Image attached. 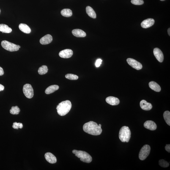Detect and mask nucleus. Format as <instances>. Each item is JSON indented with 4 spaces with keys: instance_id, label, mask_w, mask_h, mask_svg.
I'll use <instances>...</instances> for the list:
<instances>
[{
    "instance_id": "f257e3e1",
    "label": "nucleus",
    "mask_w": 170,
    "mask_h": 170,
    "mask_svg": "<svg viewBox=\"0 0 170 170\" xmlns=\"http://www.w3.org/2000/svg\"><path fill=\"white\" fill-rule=\"evenodd\" d=\"M83 129L86 133L94 135H100L102 132L101 127H99L97 123L92 121L85 123L83 125Z\"/></svg>"
},
{
    "instance_id": "f03ea898",
    "label": "nucleus",
    "mask_w": 170,
    "mask_h": 170,
    "mask_svg": "<svg viewBox=\"0 0 170 170\" xmlns=\"http://www.w3.org/2000/svg\"><path fill=\"white\" fill-rule=\"evenodd\" d=\"M72 104L70 101L66 100L61 102L56 107L58 114L61 116H64L70 111L72 108Z\"/></svg>"
},
{
    "instance_id": "7ed1b4c3",
    "label": "nucleus",
    "mask_w": 170,
    "mask_h": 170,
    "mask_svg": "<svg viewBox=\"0 0 170 170\" xmlns=\"http://www.w3.org/2000/svg\"><path fill=\"white\" fill-rule=\"evenodd\" d=\"M131 133L129 127L124 126L119 131V139L122 142H128L130 140Z\"/></svg>"
},
{
    "instance_id": "20e7f679",
    "label": "nucleus",
    "mask_w": 170,
    "mask_h": 170,
    "mask_svg": "<svg viewBox=\"0 0 170 170\" xmlns=\"http://www.w3.org/2000/svg\"><path fill=\"white\" fill-rule=\"evenodd\" d=\"M72 152L75 154L76 156L80 158V160L82 161L89 163L92 161V157L89 153L85 151L74 150Z\"/></svg>"
},
{
    "instance_id": "39448f33",
    "label": "nucleus",
    "mask_w": 170,
    "mask_h": 170,
    "mask_svg": "<svg viewBox=\"0 0 170 170\" xmlns=\"http://www.w3.org/2000/svg\"><path fill=\"white\" fill-rule=\"evenodd\" d=\"M1 45L3 48L9 51H17L19 49L18 45L6 40L2 41Z\"/></svg>"
},
{
    "instance_id": "423d86ee",
    "label": "nucleus",
    "mask_w": 170,
    "mask_h": 170,
    "mask_svg": "<svg viewBox=\"0 0 170 170\" xmlns=\"http://www.w3.org/2000/svg\"><path fill=\"white\" fill-rule=\"evenodd\" d=\"M151 151V147L148 145L143 146L140 150L139 157L140 160H144L149 155Z\"/></svg>"
},
{
    "instance_id": "0eeeda50",
    "label": "nucleus",
    "mask_w": 170,
    "mask_h": 170,
    "mask_svg": "<svg viewBox=\"0 0 170 170\" xmlns=\"http://www.w3.org/2000/svg\"><path fill=\"white\" fill-rule=\"evenodd\" d=\"M23 91L24 94L28 98H31L34 96V89L31 84H25L23 86Z\"/></svg>"
},
{
    "instance_id": "6e6552de",
    "label": "nucleus",
    "mask_w": 170,
    "mask_h": 170,
    "mask_svg": "<svg viewBox=\"0 0 170 170\" xmlns=\"http://www.w3.org/2000/svg\"><path fill=\"white\" fill-rule=\"evenodd\" d=\"M127 61L129 65L137 70H139L142 68V66L141 63L136 60L131 58H128L127 59Z\"/></svg>"
},
{
    "instance_id": "1a4fd4ad",
    "label": "nucleus",
    "mask_w": 170,
    "mask_h": 170,
    "mask_svg": "<svg viewBox=\"0 0 170 170\" xmlns=\"http://www.w3.org/2000/svg\"><path fill=\"white\" fill-rule=\"evenodd\" d=\"M73 54V51L71 50L67 49L60 52L59 55L61 58H68L71 57Z\"/></svg>"
},
{
    "instance_id": "9d476101",
    "label": "nucleus",
    "mask_w": 170,
    "mask_h": 170,
    "mask_svg": "<svg viewBox=\"0 0 170 170\" xmlns=\"http://www.w3.org/2000/svg\"><path fill=\"white\" fill-rule=\"evenodd\" d=\"M153 54L154 56L159 62H163L164 59L163 55L160 49L157 48L154 49L153 50Z\"/></svg>"
},
{
    "instance_id": "9b49d317",
    "label": "nucleus",
    "mask_w": 170,
    "mask_h": 170,
    "mask_svg": "<svg viewBox=\"0 0 170 170\" xmlns=\"http://www.w3.org/2000/svg\"><path fill=\"white\" fill-rule=\"evenodd\" d=\"M155 23V20L152 18H148L142 22L141 26L142 27L146 28L150 27L153 25Z\"/></svg>"
},
{
    "instance_id": "f8f14e48",
    "label": "nucleus",
    "mask_w": 170,
    "mask_h": 170,
    "mask_svg": "<svg viewBox=\"0 0 170 170\" xmlns=\"http://www.w3.org/2000/svg\"><path fill=\"white\" fill-rule=\"evenodd\" d=\"M144 127L146 128L151 130H154L157 128V126L155 123L151 120L146 121L144 124Z\"/></svg>"
},
{
    "instance_id": "ddd939ff",
    "label": "nucleus",
    "mask_w": 170,
    "mask_h": 170,
    "mask_svg": "<svg viewBox=\"0 0 170 170\" xmlns=\"http://www.w3.org/2000/svg\"><path fill=\"white\" fill-rule=\"evenodd\" d=\"M53 40L52 37L50 34H47L40 39V42L42 45H46L51 42Z\"/></svg>"
},
{
    "instance_id": "4468645a",
    "label": "nucleus",
    "mask_w": 170,
    "mask_h": 170,
    "mask_svg": "<svg viewBox=\"0 0 170 170\" xmlns=\"http://www.w3.org/2000/svg\"><path fill=\"white\" fill-rule=\"evenodd\" d=\"M45 157L47 162L50 163H56L57 162V159L53 154L50 152H47L45 154Z\"/></svg>"
},
{
    "instance_id": "2eb2a0df",
    "label": "nucleus",
    "mask_w": 170,
    "mask_h": 170,
    "mask_svg": "<svg viewBox=\"0 0 170 170\" xmlns=\"http://www.w3.org/2000/svg\"><path fill=\"white\" fill-rule=\"evenodd\" d=\"M105 100L107 103L112 105H119L120 103L119 99L117 98L113 97H107Z\"/></svg>"
},
{
    "instance_id": "dca6fc26",
    "label": "nucleus",
    "mask_w": 170,
    "mask_h": 170,
    "mask_svg": "<svg viewBox=\"0 0 170 170\" xmlns=\"http://www.w3.org/2000/svg\"><path fill=\"white\" fill-rule=\"evenodd\" d=\"M140 107L143 110L149 111L152 109V105L145 100H141L140 102Z\"/></svg>"
},
{
    "instance_id": "f3484780",
    "label": "nucleus",
    "mask_w": 170,
    "mask_h": 170,
    "mask_svg": "<svg viewBox=\"0 0 170 170\" xmlns=\"http://www.w3.org/2000/svg\"><path fill=\"white\" fill-rule=\"evenodd\" d=\"M72 34L77 37H84L86 36V33L82 30L80 29H75L72 31Z\"/></svg>"
},
{
    "instance_id": "a211bd4d",
    "label": "nucleus",
    "mask_w": 170,
    "mask_h": 170,
    "mask_svg": "<svg viewBox=\"0 0 170 170\" xmlns=\"http://www.w3.org/2000/svg\"><path fill=\"white\" fill-rule=\"evenodd\" d=\"M20 31L26 34H29L31 32V29L29 27L25 24L20 23L19 26Z\"/></svg>"
},
{
    "instance_id": "6ab92c4d",
    "label": "nucleus",
    "mask_w": 170,
    "mask_h": 170,
    "mask_svg": "<svg viewBox=\"0 0 170 170\" xmlns=\"http://www.w3.org/2000/svg\"><path fill=\"white\" fill-rule=\"evenodd\" d=\"M149 85V87L151 89L156 92H159L161 90V88L160 85L155 82L151 81L150 82Z\"/></svg>"
},
{
    "instance_id": "aec40b11",
    "label": "nucleus",
    "mask_w": 170,
    "mask_h": 170,
    "mask_svg": "<svg viewBox=\"0 0 170 170\" xmlns=\"http://www.w3.org/2000/svg\"><path fill=\"white\" fill-rule=\"evenodd\" d=\"M59 89V86L56 85H52L46 89L45 92L47 94H50L57 91Z\"/></svg>"
},
{
    "instance_id": "412c9836",
    "label": "nucleus",
    "mask_w": 170,
    "mask_h": 170,
    "mask_svg": "<svg viewBox=\"0 0 170 170\" xmlns=\"http://www.w3.org/2000/svg\"><path fill=\"white\" fill-rule=\"evenodd\" d=\"M86 12L87 13L89 17L91 18L95 19L97 17L96 14L94 9L90 6H87L86 7Z\"/></svg>"
},
{
    "instance_id": "4be33fe9",
    "label": "nucleus",
    "mask_w": 170,
    "mask_h": 170,
    "mask_svg": "<svg viewBox=\"0 0 170 170\" xmlns=\"http://www.w3.org/2000/svg\"><path fill=\"white\" fill-rule=\"evenodd\" d=\"M12 31V28L9 27L8 25L3 24H0V31L2 33H10Z\"/></svg>"
},
{
    "instance_id": "5701e85b",
    "label": "nucleus",
    "mask_w": 170,
    "mask_h": 170,
    "mask_svg": "<svg viewBox=\"0 0 170 170\" xmlns=\"http://www.w3.org/2000/svg\"><path fill=\"white\" fill-rule=\"evenodd\" d=\"M61 15L63 16L66 17H69L72 15V12L70 9H65L61 11Z\"/></svg>"
},
{
    "instance_id": "b1692460",
    "label": "nucleus",
    "mask_w": 170,
    "mask_h": 170,
    "mask_svg": "<svg viewBox=\"0 0 170 170\" xmlns=\"http://www.w3.org/2000/svg\"><path fill=\"white\" fill-rule=\"evenodd\" d=\"M48 71V67L46 66L43 65L39 68L38 72L39 75H42L46 73Z\"/></svg>"
},
{
    "instance_id": "393cba45",
    "label": "nucleus",
    "mask_w": 170,
    "mask_h": 170,
    "mask_svg": "<svg viewBox=\"0 0 170 170\" xmlns=\"http://www.w3.org/2000/svg\"><path fill=\"white\" fill-rule=\"evenodd\" d=\"M163 116L165 122L169 126L170 125V112L168 111H165L163 113Z\"/></svg>"
},
{
    "instance_id": "a878e982",
    "label": "nucleus",
    "mask_w": 170,
    "mask_h": 170,
    "mask_svg": "<svg viewBox=\"0 0 170 170\" xmlns=\"http://www.w3.org/2000/svg\"><path fill=\"white\" fill-rule=\"evenodd\" d=\"M20 111V108L17 106L12 107L10 110V113L11 114L17 115L19 114Z\"/></svg>"
},
{
    "instance_id": "bb28decb",
    "label": "nucleus",
    "mask_w": 170,
    "mask_h": 170,
    "mask_svg": "<svg viewBox=\"0 0 170 170\" xmlns=\"http://www.w3.org/2000/svg\"><path fill=\"white\" fill-rule=\"evenodd\" d=\"M65 77L68 79L71 80H76L78 78V76L72 74H67L65 75Z\"/></svg>"
},
{
    "instance_id": "cd10ccee",
    "label": "nucleus",
    "mask_w": 170,
    "mask_h": 170,
    "mask_svg": "<svg viewBox=\"0 0 170 170\" xmlns=\"http://www.w3.org/2000/svg\"><path fill=\"white\" fill-rule=\"evenodd\" d=\"M159 164L163 168L167 167L169 166V163L166 161L163 160H161L159 161Z\"/></svg>"
},
{
    "instance_id": "c85d7f7f",
    "label": "nucleus",
    "mask_w": 170,
    "mask_h": 170,
    "mask_svg": "<svg viewBox=\"0 0 170 170\" xmlns=\"http://www.w3.org/2000/svg\"><path fill=\"white\" fill-rule=\"evenodd\" d=\"M23 127V124L21 123H18L16 122L14 123L13 125H12V127L14 129H18L19 128L22 129Z\"/></svg>"
},
{
    "instance_id": "c756f323",
    "label": "nucleus",
    "mask_w": 170,
    "mask_h": 170,
    "mask_svg": "<svg viewBox=\"0 0 170 170\" xmlns=\"http://www.w3.org/2000/svg\"><path fill=\"white\" fill-rule=\"evenodd\" d=\"M131 2L132 4L136 5H141L144 3L143 0H131Z\"/></svg>"
},
{
    "instance_id": "7c9ffc66",
    "label": "nucleus",
    "mask_w": 170,
    "mask_h": 170,
    "mask_svg": "<svg viewBox=\"0 0 170 170\" xmlns=\"http://www.w3.org/2000/svg\"><path fill=\"white\" fill-rule=\"evenodd\" d=\"M102 60L101 59H97L96 61L95 65L97 67H100V65L102 64Z\"/></svg>"
},
{
    "instance_id": "2f4dec72",
    "label": "nucleus",
    "mask_w": 170,
    "mask_h": 170,
    "mask_svg": "<svg viewBox=\"0 0 170 170\" xmlns=\"http://www.w3.org/2000/svg\"><path fill=\"white\" fill-rule=\"evenodd\" d=\"M165 150L168 152H170V144L166 145L165 147Z\"/></svg>"
},
{
    "instance_id": "473e14b6",
    "label": "nucleus",
    "mask_w": 170,
    "mask_h": 170,
    "mask_svg": "<svg viewBox=\"0 0 170 170\" xmlns=\"http://www.w3.org/2000/svg\"><path fill=\"white\" fill-rule=\"evenodd\" d=\"M4 72L3 69L0 67V76H2L4 75Z\"/></svg>"
},
{
    "instance_id": "72a5a7b5",
    "label": "nucleus",
    "mask_w": 170,
    "mask_h": 170,
    "mask_svg": "<svg viewBox=\"0 0 170 170\" xmlns=\"http://www.w3.org/2000/svg\"><path fill=\"white\" fill-rule=\"evenodd\" d=\"M4 86L0 84V91L4 90Z\"/></svg>"
},
{
    "instance_id": "f704fd0d",
    "label": "nucleus",
    "mask_w": 170,
    "mask_h": 170,
    "mask_svg": "<svg viewBox=\"0 0 170 170\" xmlns=\"http://www.w3.org/2000/svg\"><path fill=\"white\" fill-rule=\"evenodd\" d=\"M170 28H168V35L169 36H170Z\"/></svg>"
},
{
    "instance_id": "c9c22d12",
    "label": "nucleus",
    "mask_w": 170,
    "mask_h": 170,
    "mask_svg": "<svg viewBox=\"0 0 170 170\" xmlns=\"http://www.w3.org/2000/svg\"><path fill=\"white\" fill-rule=\"evenodd\" d=\"M98 126H99V127H101V124H99Z\"/></svg>"
},
{
    "instance_id": "e433bc0d",
    "label": "nucleus",
    "mask_w": 170,
    "mask_h": 170,
    "mask_svg": "<svg viewBox=\"0 0 170 170\" xmlns=\"http://www.w3.org/2000/svg\"><path fill=\"white\" fill-rule=\"evenodd\" d=\"M160 1H165V0H160Z\"/></svg>"
},
{
    "instance_id": "4c0bfd02",
    "label": "nucleus",
    "mask_w": 170,
    "mask_h": 170,
    "mask_svg": "<svg viewBox=\"0 0 170 170\" xmlns=\"http://www.w3.org/2000/svg\"><path fill=\"white\" fill-rule=\"evenodd\" d=\"M1 9H0V14H1Z\"/></svg>"
}]
</instances>
